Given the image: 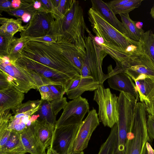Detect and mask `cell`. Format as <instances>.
<instances>
[{
  "mask_svg": "<svg viewBox=\"0 0 154 154\" xmlns=\"http://www.w3.org/2000/svg\"><path fill=\"white\" fill-rule=\"evenodd\" d=\"M51 34L57 42L72 43L85 55V31L91 32L85 21L83 10L79 2L73 0L70 8L63 17L54 19Z\"/></svg>",
  "mask_w": 154,
  "mask_h": 154,
  "instance_id": "6da1fadb",
  "label": "cell"
},
{
  "mask_svg": "<svg viewBox=\"0 0 154 154\" xmlns=\"http://www.w3.org/2000/svg\"><path fill=\"white\" fill-rule=\"evenodd\" d=\"M21 56L33 60L72 78L80 75L62 54L57 42L29 41L24 48Z\"/></svg>",
  "mask_w": 154,
  "mask_h": 154,
  "instance_id": "7a4b0ae2",
  "label": "cell"
},
{
  "mask_svg": "<svg viewBox=\"0 0 154 154\" xmlns=\"http://www.w3.org/2000/svg\"><path fill=\"white\" fill-rule=\"evenodd\" d=\"M88 13L93 32L98 37L95 41L99 45L104 44L126 54L125 51L129 46L139 43L119 32L91 8Z\"/></svg>",
  "mask_w": 154,
  "mask_h": 154,
  "instance_id": "3957f363",
  "label": "cell"
},
{
  "mask_svg": "<svg viewBox=\"0 0 154 154\" xmlns=\"http://www.w3.org/2000/svg\"><path fill=\"white\" fill-rule=\"evenodd\" d=\"M146 106L137 102L127 136L125 154H143L146 144L150 141L146 126Z\"/></svg>",
  "mask_w": 154,
  "mask_h": 154,
  "instance_id": "277c9868",
  "label": "cell"
},
{
  "mask_svg": "<svg viewBox=\"0 0 154 154\" xmlns=\"http://www.w3.org/2000/svg\"><path fill=\"white\" fill-rule=\"evenodd\" d=\"M86 50L80 75L91 77L94 81L103 85L107 79L102 69L103 59L108 54L95 41L91 32L85 37Z\"/></svg>",
  "mask_w": 154,
  "mask_h": 154,
  "instance_id": "5b68a950",
  "label": "cell"
},
{
  "mask_svg": "<svg viewBox=\"0 0 154 154\" xmlns=\"http://www.w3.org/2000/svg\"><path fill=\"white\" fill-rule=\"evenodd\" d=\"M0 70L4 73L11 85L24 93L31 89H38L32 75L24 65L10 60L7 56H0Z\"/></svg>",
  "mask_w": 154,
  "mask_h": 154,
  "instance_id": "8992f818",
  "label": "cell"
},
{
  "mask_svg": "<svg viewBox=\"0 0 154 154\" xmlns=\"http://www.w3.org/2000/svg\"><path fill=\"white\" fill-rule=\"evenodd\" d=\"M93 99L98 105L100 122L112 128L118 120V97L112 94L109 88L100 85L94 91Z\"/></svg>",
  "mask_w": 154,
  "mask_h": 154,
  "instance_id": "52a82bcc",
  "label": "cell"
},
{
  "mask_svg": "<svg viewBox=\"0 0 154 154\" xmlns=\"http://www.w3.org/2000/svg\"><path fill=\"white\" fill-rule=\"evenodd\" d=\"M29 70L38 87L53 84L64 87L71 79L69 76L49 68L33 60L21 56L17 61Z\"/></svg>",
  "mask_w": 154,
  "mask_h": 154,
  "instance_id": "ba28073f",
  "label": "cell"
},
{
  "mask_svg": "<svg viewBox=\"0 0 154 154\" xmlns=\"http://www.w3.org/2000/svg\"><path fill=\"white\" fill-rule=\"evenodd\" d=\"M42 100H29L11 109L13 114L7 129L20 133L28 127H31L39 117L35 113L38 111Z\"/></svg>",
  "mask_w": 154,
  "mask_h": 154,
  "instance_id": "9c48e42d",
  "label": "cell"
},
{
  "mask_svg": "<svg viewBox=\"0 0 154 154\" xmlns=\"http://www.w3.org/2000/svg\"><path fill=\"white\" fill-rule=\"evenodd\" d=\"M88 100L81 96L67 103L60 118L57 121L55 128L80 124L85 115L89 111Z\"/></svg>",
  "mask_w": 154,
  "mask_h": 154,
  "instance_id": "30bf717a",
  "label": "cell"
},
{
  "mask_svg": "<svg viewBox=\"0 0 154 154\" xmlns=\"http://www.w3.org/2000/svg\"><path fill=\"white\" fill-rule=\"evenodd\" d=\"M54 20L50 12L37 11L32 16L25 30L21 32V37L28 38L51 34Z\"/></svg>",
  "mask_w": 154,
  "mask_h": 154,
  "instance_id": "8fae6325",
  "label": "cell"
},
{
  "mask_svg": "<svg viewBox=\"0 0 154 154\" xmlns=\"http://www.w3.org/2000/svg\"><path fill=\"white\" fill-rule=\"evenodd\" d=\"M80 125L77 124L55 128L50 146L59 154H67L72 152Z\"/></svg>",
  "mask_w": 154,
  "mask_h": 154,
  "instance_id": "7c38bea8",
  "label": "cell"
},
{
  "mask_svg": "<svg viewBox=\"0 0 154 154\" xmlns=\"http://www.w3.org/2000/svg\"><path fill=\"white\" fill-rule=\"evenodd\" d=\"M116 64L134 81L141 75L154 77V62L144 54L131 57L120 65Z\"/></svg>",
  "mask_w": 154,
  "mask_h": 154,
  "instance_id": "4fadbf2b",
  "label": "cell"
},
{
  "mask_svg": "<svg viewBox=\"0 0 154 154\" xmlns=\"http://www.w3.org/2000/svg\"><path fill=\"white\" fill-rule=\"evenodd\" d=\"M100 122L96 111L93 108L80 124L74 144V151H83L87 147L92 134Z\"/></svg>",
  "mask_w": 154,
  "mask_h": 154,
  "instance_id": "5bb4252c",
  "label": "cell"
},
{
  "mask_svg": "<svg viewBox=\"0 0 154 154\" xmlns=\"http://www.w3.org/2000/svg\"><path fill=\"white\" fill-rule=\"evenodd\" d=\"M100 85L91 77H83L79 75L70 79L64 88L68 98L72 100L86 91H95Z\"/></svg>",
  "mask_w": 154,
  "mask_h": 154,
  "instance_id": "9a60e30c",
  "label": "cell"
},
{
  "mask_svg": "<svg viewBox=\"0 0 154 154\" xmlns=\"http://www.w3.org/2000/svg\"><path fill=\"white\" fill-rule=\"evenodd\" d=\"M67 103L65 97L51 101L42 100L39 109L35 114L39 115L38 119L45 120L55 127L57 115Z\"/></svg>",
  "mask_w": 154,
  "mask_h": 154,
  "instance_id": "2e32d148",
  "label": "cell"
},
{
  "mask_svg": "<svg viewBox=\"0 0 154 154\" xmlns=\"http://www.w3.org/2000/svg\"><path fill=\"white\" fill-rule=\"evenodd\" d=\"M134 81L125 72L115 74L108 78V83L110 88L120 92L129 93L138 100L139 95Z\"/></svg>",
  "mask_w": 154,
  "mask_h": 154,
  "instance_id": "e0dca14e",
  "label": "cell"
},
{
  "mask_svg": "<svg viewBox=\"0 0 154 154\" xmlns=\"http://www.w3.org/2000/svg\"><path fill=\"white\" fill-rule=\"evenodd\" d=\"M24 98V93L13 86L0 90V113L17 107Z\"/></svg>",
  "mask_w": 154,
  "mask_h": 154,
  "instance_id": "ac0fdd59",
  "label": "cell"
},
{
  "mask_svg": "<svg viewBox=\"0 0 154 154\" xmlns=\"http://www.w3.org/2000/svg\"><path fill=\"white\" fill-rule=\"evenodd\" d=\"M91 2L93 9L98 12L117 30L128 37L126 30L122 22L117 18L108 3L101 0H92Z\"/></svg>",
  "mask_w": 154,
  "mask_h": 154,
  "instance_id": "d6986e66",
  "label": "cell"
},
{
  "mask_svg": "<svg viewBox=\"0 0 154 154\" xmlns=\"http://www.w3.org/2000/svg\"><path fill=\"white\" fill-rule=\"evenodd\" d=\"M134 81L140 102L147 106L154 98V77L141 75Z\"/></svg>",
  "mask_w": 154,
  "mask_h": 154,
  "instance_id": "ffe728a7",
  "label": "cell"
},
{
  "mask_svg": "<svg viewBox=\"0 0 154 154\" xmlns=\"http://www.w3.org/2000/svg\"><path fill=\"white\" fill-rule=\"evenodd\" d=\"M36 136L46 148L52 143L55 127L46 121L38 119L31 126Z\"/></svg>",
  "mask_w": 154,
  "mask_h": 154,
  "instance_id": "44dd1931",
  "label": "cell"
},
{
  "mask_svg": "<svg viewBox=\"0 0 154 154\" xmlns=\"http://www.w3.org/2000/svg\"><path fill=\"white\" fill-rule=\"evenodd\" d=\"M57 42L62 54L75 67L80 74L85 55L72 43L62 42Z\"/></svg>",
  "mask_w": 154,
  "mask_h": 154,
  "instance_id": "7402d4cb",
  "label": "cell"
},
{
  "mask_svg": "<svg viewBox=\"0 0 154 154\" xmlns=\"http://www.w3.org/2000/svg\"><path fill=\"white\" fill-rule=\"evenodd\" d=\"M19 134L27 152L31 154H46V148L39 140L31 126L27 127Z\"/></svg>",
  "mask_w": 154,
  "mask_h": 154,
  "instance_id": "603a6c76",
  "label": "cell"
},
{
  "mask_svg": "<svg viewBox=\"0 0 154 154\" xmlns=\"http://www.w3.org/2000/svg\"><path fill=\"white\" fill-rule=\"evenodd\" d=\"M26 153L20 134L12 131L5 144L0 147V154H25Z\"/></svg>",
  "mask_w": 154,
  "mask_h": 154,
  "instance_id": "cb8c5ba5",
  "label": "cell"
},
{
  "mask_svg": "<svg viewBox=\"0 0 154 154\" xmlns=\"http://www.w3.org/2000/svg\"><path fill=\"white\" fill-rule=\"evenodd\" d=\"M22 20L20 18L15 19L1 17L0 31L14 36V35L17 32H21L25 29V26H23L22 24Z\"/></svg>",
  "mask_w": 154,
  "mask_h": 154,
  "instance_id": "d4e9b609",
  "label": "cell"
},
{
  "mask_svg": "<svg viewBox=\"0 0 154 154\" xmlns=\"http://www.w3.org/2000/svg\"><path fill=\"white\" fill-rule=\"evenodd\" d=\"M122 22L125 29L128 37L134 41L139 42L142 33L144 31L138 29L136 26V22L130 18L129 14H119Z\"/></svg>",
  "mask_w": 154,
  "mask_h": 154,
  "instance_id": "484cf974",
  "label": "cell"
},
{
  "mask_svg": "<svg viewBox=\"0 0 154 154\" xmlns=\"http://www.w3.org/2000/svg\"><path fill=\"white\" fill-rule=\"evenodd\" d=\"M117 140V124L112 128L106 141L101 145L98 154H114L116 149Z\"/></svg>",
  "mask_w": 154,
  "mask_h": 154,
  "instance_id": "4316f807",
  "label": "cell"
},
{
  "mask_svg": "<svg viewBox=\"0 0 154 154\" xmlns=\"http://www.w3.org/2000/svg\"><path fill=\"white\" fill-rule=\"evenodd\" d=\"M143 53L154 62V34L151 30L143 32L139 41Z\"/></svg>",
  "mask_w": 154,
  "mask_h": 154,
  "instance_id": "83f0119b",
  "label": "cell"
},
{
  "mask_svg": "<svg viewBox=\"0 0 154 154\" xmlns=\"http://www.w3.org/2000/svg\"><path fill=\"white\" fill-rule=\"evenodd\" d=\"M29 41L28 38L25 37H14L11 44L8 55L10 60L16 61L21 57L24 48Z\"/></svg>",
  "mask_w": 154,
  "mask_h": 154,
  "instance_id": "f1b7e54d",
  "label": "cell"
},
{
  "mask_svg": "<svg viewBox=\"0 0 154 154\" xmlns=\"http://www.w3.org/2000/svg\"><path fill=\"white\" fill-rule=\"evenodd\" d=\"M21 1V4L19 8L13 9L7 12L9 15L18 18L21 17L25 13H29L32 16L37 11L33 7V0Z\"/></svg>",
  "mask_w": 154,
  "mask_h": 154,
  "instance_id": "f546056e",
  "label": "cell"
},
{
  "mask_svg": "<svg viewBox=\"0 0 154 154\" xmlns=\"http://www.w3.org/2000/svg\"><path fill=\"white\" fill-rule=\"evenodd\" d=\"M73 0H60L59 5L57 7H54L52 4V8L51 13L54 19L63 17L70 8Z\"/></svg>",
  "mask_w": 154,
  "mask_h": 154,
  "instance_id": "4dcf8cb0",
  "label": "cell"
},
{
  "mask_svg": "<svg viewBox=\"0 0 154 154\" xmlns=\"http://www.w3.org/2000/svg\"><path fill=\"white\" fill-rule=\"evenodd\" d=\"M0 56H7L11 44L14 36L0 31Z\"/></svg>",
  "mask_w": 154,
  "mask_h": 154,
  "instance_id": "1f68e13d",
  "label": "cell"
},
{
  "mask_svg": "<svg viewBox=\"0 0 154 154\" xmlns=\"http://www.w3.org/2000/svg\"><path fill=\"white\" fill-rule=\"evenodd\" d=\"M143 1V0H130L123 5L112 9L115 15L118 14H129L131 11L139 7Z\"/></svg>",
  "mask_w": 154,
  "mask_h": 154,
  "instance_id": "d6a6232c",
  "label": "cell"
},
{
  "mask_svg": "<svg viewBox=\"0 0 154 154\" xmlns=\"http://www.w3.org/2000/svg\"><path fill=\"white\" fill-rule=\"evenodd\" d=\"M38 90L40 93L41 100L48 101L55 100L48 85L41 86L38 88Z\"/></svg>",
  "mask_w": 154,
  "mask_h": 154,
  "instance_id": "836d02e7",
  "label": "cell"
},
{
  "mask_svg": "<svg viewBox=\"0 0 154 154\" xmlns=\"http://www.w3.org/2000/svg\"><path fill=\"white\" fill-rule=\"evenodd\" d=\"M55 99L63 97L65 93L64 88L63 85L53 84L48 85Z\"/></svg>",
  "mask_w": 154,
  "mask_h": 154,
  "instance_id": "e575fe53",
  "label": "cell"
},
{
  "mask_svg": "<svg viewBox=\"0 0 154 154\" xmlns=\"http://www.w3.org/2000/svg\"><path fill=\"white\" fill-rule=\"evenodd\" d=\"M146 126L148 135L151 141L154 140V116L149 115L147 119Z\"/></svg>",
  "mask_w": 154,
  "mask_h": 154,
  "instance_id": "d590c367",
  "label": "cell"
},
{
  "mask_svg": "<svg viewBox=\"0 0 154 154\" xmlns=\"http://www.w3.org/2000/svg\"><path fill=\"white\" fill-rule=\"evenodd\" d=\"M28 39L29 41H33L48 42H57L56 36L51 34H48L41 37Z\"/></svg>",
  "mask_w": 154,
  "mask_h": 154,
  "instance_id": "8d00e7d4",
  "label": "cell"
},
{
  "mask_svg": "<svg viewBox=\"0 0 154 154\" xmlns=\"http://www.w3.org/2000/svg\"><path fill=\"white\" fill-rule=\"evenodd\" d=\"M14 9L11 6V1L7 0H1L0 1V12L5 11L6 12Z\"/></svg>",
  "mask_w": 154,
  "mask_h": 154,
  "instance_id": "74e56055",
  "label": "cell"
},
{
  "mask_svg": "<svg viewBox=\"0 0 154 154\" xmlns=\"http://www.w3.org/2000/svg\"><path fill=\"white\" fill-rule=\"evenodd\" d=\"M10 86L7 79L3 72L0 71V90L3 89Z\"/></svg>",
  "mask_w": 154,
  "mask_h": 154,
  "instance_id": "f35d334b",
  "label": "cell"
},
{
  "mask_svg": "<svg viewBox=\"0 0 154 154\" xmlns=\"http://www.w3.org/2000/svg\"><path fill=\"white\" fill-rule=\"evenodd\" d=\"M130 0H114L108 3L112 9L119 8L129 2Z\"/></svg>",
  "mask_w": 154,
  "mask_h": 154,
  "instance_id": "ab89813d",
  "label": "cell"
},
{
  "mask_svg": "<svg viewBox=\"0 0 154 154\" xmlns=\"http://www.w3.org/2000/svg\"><path fill=\"white\" fill-rule=\"evenodd\" d=\"M11 131L7 129L3 132L0 133V147L3 145L9 137Z\"/></svg>",
  "mask_w": 154,
  "mask_h": 154,
  "instance_id": "60d3db41",
  "label": "cell"
},
{
  "mask_svg": "<svg viewBox=\"0 0 154 154\" xmlns=\"http://www.w3.org/2000/svg\"><path fill=\"white\" fill-rule=\"evenodd\" d=\"M42 5V8L45 12H51L52 8L51 0H40Z\"/></svg>",
  "mask_w": 154,
  "mask_h": 154,
  "instance_id": "b9f144b4",
  "label": "cell"
},
{
  "mask_svg": "<svg viewBox=\"0 0 154 154\" xmlns=\"http://www.w3.org/2000/svg\"><path fill=\"white\" fill-rule=\"evenodd\" d=\"M146 110L149 115L154 116V98L150 103L146 106Z\"/></svg>",
  "mask_w": 154,
  "mask_h": 154,
  "instance_id": "7bdbcfd3",
  "label": "cell"
},
{
  "mask_svg": "<svg viewBox=\"0 0 154 154\" xmlns=\"http://www.w3.org/2000/svg\"><path fill=\"white\" fill-rule=\"evenodd\" d=\"M33 7L36 11L40 12H43L42 3L40 0H33Z\"/></svg>",
  "mask_w": 154,
  "mask_h": 154,
  "instance_id": "ee69618b",
  "label": "cell"
},
{
  "mask_svg": "<svg viewBox=\"0 0 154 154\" xmlns=\"http://www.w3.org/2000/svg\"><path fill=\"white\" fill-rule=\"evenodd\" d=\"M146 154H154V150L148 142L146 144Z\"/></svg>",
  "mask_w": 154,
  "mask_h": 154,
  "instance_id": "f6af8a7d",
  "label": "cell"
},
{
  "mask_svg": "<svg viewBox=\"0 0 154 154\" xmlns=\"http://www.w3.org/2000/svg\"><path fill=\"white\" fill-rule=\"evenodd\" d=\"M21 1L20 0H14L11 1V6L14 9L18 8L20 7Z\"/></svg>",
  "mask_w": 154,
  "mask_h": 154,
  "instance_id": "bcb514c9",
  "label": "cell"
},
{
  "mask_svg": "<svg viewBox=\"0 0 154 154\" xmlns=\"http://www.w3.org/2000/svg\"><path fill=\"white\" fill-rule=\"evenodd\" d=\"M32 17L31 15L28 13L24 14L21 17L22 20L24 22H29Z\"/></svg>",
  "mask_w": 154,
  "mask_h": 154,
  "instance_id": "7dc6e473",
  "label": "cell"
},
{
  "mask_svg": "<svg viewBox=\"0 0 154 154\" xmlns=\"http://www.w3.org/2000/svg\"><path fill=\"white\" fill-rule=\"evenodd\" d=\"M46 154H59L50 146L48 148Z\"/></svg>",
  "mask_w": 154,
  "mask_h": 154,
  "instance_id": "c3c4849f",
  "label": "cell"
},
{
  "mask_svg": "<svg viewBox=\"0 0 154 154\" xmlns=\"http://www.w3.org/2000/svg\"><path fill=\"white\" fill-rule=\"evenodd\" d=\"M136 26L138 29H142L143 26V23L141 22L137 21L135 23Z\"/></svg>",
  "mask_w": 154,
  "mask_h": 154,
  "instance_id": "681fc988",
  "label": "cell"
},
{
  "mask_svg": "<svg viewBox=\"0 0 154 154\" xmlns=\"http://www.w3.org/2000/svg\"><path fill=\"white\" fill-rule=\"evenodd\" d=\"M67 154H84L83 151H74L73 150Z\"/></svg>",
  "mask_w": 154,
  "mask_h": 154,
  "instance_id": "f907efd6",
  "label": "cell"
},
{
  "mask_svg": "<svg viewBox=\"0 0 154 154\" xmlns=\"http://www.w3.org/2000/svg\"><path fill=\"white\" fill-rule=\"evenodd\" d=\"M150 14L151 17L154 19V5L151 9Z\"/></svg>",
  "mask_w": 154,
  "mask_h": 154,
  "instance_id": "816d5d0a",
  "label": "cell"
},
{
  "mask_svg": "<svg viewBox=\"0 0 154 154\" xmlns=\"http://www.w3.org/2000/svg\"><path fill=\"white\" fill-rule=\"evenodd\" d=\"M146 147L144 150V151L143 152V154H146Z\"/></svg>",
  "mask_w": 154,
  "mask_h": 154,
  "instance_id": "f5cc1de1",
  "label": "cell"
}]
</instances>
